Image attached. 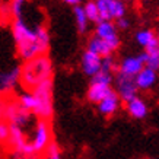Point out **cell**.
I'll list each match as a JSON object with an SVG mask.
<instances>
[{
	"instance_id": "cell-1",
	"label": "cell",
	"mask_w": 159,
	"mask_h": 159,
	"mask_svg": "<svg viewBox=\"0 0 159 159\" xmlns=\"http://www.w3.org/2000/svg\"><path fill=\"white\" fill-rule=\"evenodd\" d=\"M12 37L16 53L24 61L47 54L50 48L48 29L44 25L32 28L28 22H25L24 18H16L12 20Z\"/></svg>"
},
{
	"instance_id": "cell-2",
	"label": "cell",
	"mask_w": 159,
	"mask_h": 159,
	"mask_svg": "<svg viewBox=\"0 0 159 159\" xmlns=\"http://www.w3.org/2000/svg\"><path fill=\"white\" fill-rule=\"evenodd\" d=\"M20 67H22V73H20V88L22 89L34 91L38 85L53 79V61L47 54L26 60Z\"/></svg>"
},
{
	"instance_id": "cell-3",
	"label": "cell",
	"mask_w": 159,
	"mask_h": 159,
	"mask_svg": "<svg viewBox=\"0 0 159 159\" xmlns=\"http://www.w3.org/2000/svg\"><path fill=\"white\" fill-rule=\"evenodd\" d=\"M35 108L34 116L37 120H48L51 121L54 116V99H53V79L41 83L35 88Z\"/></svg>"
},
{
	"instance_id": "cell-4",
	"label": "cell",
	"mask_w": 159,
	"mask_h": 159,
	"mask_svg": "<svg viewBox=\"0 0 159 159\" xmlns=\"http://www.w3.org/2000/svg\"><path fill=\"white\" fill-rule=\"evenodd\" d=\"M34 118V112L20 107L15 95H6L5 97V101L2 105V120H6L10 124H16L25 129L32 123Z\"/></svg>"
},
{
	"instance_id": "cell-5",
	"label": "cell",
	"mask_w": 159,
	"mask_h": 159,
	"mask_svg": "<svg viewBox=\"0 0 159 159\" xmlns=\"http://www.w3.org/2000/svg\"><path fill=\"white\" fill-rule=\"evenodd\" d=\"M114 76H116L114 73L101 70L98 75L91 77V82H89V86H88L86 91V101L89 104L98 105L104 98L108 97L111 92L114 91V88H112Z\"/></svg>"
},
{
	"instance_id": "cell-6",
	"label": "cell",
	"mask_w": 159,
	"mask_h": 159,
	"mask_svg": "<svg viewBox=\"0 0 159 159\" xmlns=\"http://www.w3.org/2000/svg\"><path fill=\"white\" fill-rule=\"evenodd\" d=\"M31 145L34 148V153L37 158H43L45 150L54 142L53 139V127L48 120H37L34 125V131L31 136Z\"/></svg>"
},
{
	"instance_id": "cell-7",
	"label": "cell",
	"mask_w": 159,
	"mask_h": 159,
	"mask_svg": "<svg viewBox=\"0 0 159 159\" xmlns=\"http://www.w3.org/2000/svg\"><path fill=\"white\" fill-rule=\"evenodd\" d=\"M114 89L120 95L123 102L133 99L134 97H137V92H139L134 76H129V75H124L120 72H117L114 76Z\"/></svg>"
},
{
	"instance_id": "cell-8",
	"label": "cell",
	"mask_w": 159,
	"mask_h": 159,
	"mask_svg": "<svg viewBox=\"0 0 159 159\" xmlns=\"http://www.w3.org/2000/svg\"><path fill=\"white\" fill-rule=\"evenodd\" d=\"M102 20H116L127 13L124 0H97Z\"/></svg>"
},
{
	"instance_id": "cell-9",
	"label": "cell",
	"mask_w": 159,
	"mask_h": 159,
	"mask_svg": "<svg viewBox=\"0 0 159 159\" xmlns=\"http://www.w3.org/2000/svg\"><path fill=\"white\" fill-rule=\"evenodd\" d=\"M95 35L105 39L107 43L114 48V51L120 48L121 39L120 35H118V28H117L114 20H101V22L95 24Z\"/></svg>"
},
{
	"instance_id": "cell-10",
	"label": "cell",
	"mask_w": 159,
	"mask_h": 159,
	"mask_svg": "<svg viewBox=\"0 0 159 159\" xmlns=\"http://www.w3.org/2000/svg\"><path fill=\"white\" fill-rule=\"evenodd\" d=\"M20 66H13L7 70L0 72V91L5 95H12L15 89L20 85Z\"/></svg>"
},
{
	"instance_id": "cell-11",
	"label": "cell",
	"mask_w": 159,
	"mask_h": 159,
	"mask_svg": "<svg viewBox=\"0 0 159 159\" xmlns=\"http://www.w3.org/2000/svg\"><path fill=\"white\" fill-rule=\"evenodd\" d=\"M80 69L88 77H93L101 72L102 57L89 51V50H85L82 53V57H80Z\"/></svg>"
},
{
	"instance_id": "cell-12",
	"label": "cell",
	"mask_w": 159,
	"mask_h": 159,
	"mask_svg": "<svg viewBox=\"0 0 159 159\" xmlns=\"http://www.w3.org/2000/svg\"><path fill=\"white\" fill-rule=\"evenodd\" d=\"M121 104H123V101H121L120 95H118V93L116 92V89H114L108 97H105L99 104H98L97 110L102 117L110 118V117H114L117 112L120 111Z\"/></svg>"
},
{
	"instance_id": "cell-13",
	"label": "cell",
	"mask_w": 159,
	"mask_h": 159,
	"mask_svg": "<svg viewBox=\"0 0 159 159\" xmlns=\"http://www.w3.org/2000/svg\"><path fill=\"white\" fill-rule=\"evenodd\" d=\"M136 43L145 48L146 53H159V39L152 29H140L134 35Z\"/></svg>"
},
{
	"instance_id": "cell-14",
	"label": "cell",
	"mask_w": 159,
	"mask_h": 159,
	"mask_svg": "<svg viewBox=\"0 0 159 159\" xmlns=\"http://www.w3.org/2000/svg\"><path fill=\"white\" fill-rule=\"evenodd\" d=\"M124 108H125V112L127 116L131 117L133 120H143L148 117L149 114V107H148V102L140 98L139 95L134 97L133 99L130 101L124 102Z\"/></svg>"
},
{
	"instance_id": "cell-15",
	"label": "cell",
	"mask_w": 159,
	"mask_h": 159,
	"mask_svg": "<svg viewBox=\"0 0 159 159\" xmlns=\"http://www.w3.org/2000/svg\"><path fill=\"white\" fill-rule=\"evenodd\" d=\"M143 67H145V61L140 57V54H137V56H129V57L123 58L118 63V70L117 72L129 75V76H136Z\"/></svg>"
},
{
	"instance_id": "cell-16",
	"label": "cell",
	"mask_w": 159,
	"mask_h": 159,
	"mask_svg": "<svg viewBox=\"0 0 159 159\" xmlns=\"http://www.w3.org/2000/svg\"><path fill=\"white\" fill-rule=\"evenodd\" d=\"M134 79H136V85L139 88V91H150L158 83V72L145 66L134 76Z\"/></svg>"
},
{
	"instance_id": "cell-17",
	"label": "cell",
	"mask_w": 159,
	"mask_h": 159,
	"mask_svg": "<svg viewBox=\"0 0 159 159\" xmlns=\"http://www.w3.org/2000/svg\"><path fill=\"white\" fill-rule=\"evenodd\" d=\"M86 50L92 51V53L98 54V56H101V57H107V56H112V54L116 53L114 48L111 47L110 44L107 43L105 39L99 38L98 35H92L91 38L88 39L86 43Z\"/></svg>"
},
{
	"instance_id": "cell-18",
	"label": "cell",
	"mask_w": 159,
	"mask_h": 159,
	"mask_svg": "<svg viewBox=\"0 0 159 159\" xmlns=\"http://www.w3.org/2000/svg\"><path fill=\"white\" fill-rule=\"evenodd\" d=\"M73 15H75V22H76V28L79 31V34H86L91 20L85 12V7L82 5L73 6Z\"/></svg>"
},
{
	"instance_id": "cell-19",
	"label": "cell",
	"mask_w": 159,
	"mask_h": 159,
	"mask_svg": "<svg viewBox=\"0 0 159 159\" xmlns=\"http://www.w3.org/2000/svg\"><path fill=\"white\" fill-rule=\"evenodd\" d=\"M18 102L20 104V107H24L25 110L34 111L35 108V95L32 91H28V89H22V92L16 93L15 95Z\"/></svg>"
},
{
	"instance_id": "cell-20",
	"label": "cell",
	"mask_w": 159,
	"mask_h": 159,
	"mask_svg": "<svg viewBox=\"0 0 159 159\" xmlns=\"http://www.w3.org/2000/svg\"><path fill=\"white\" fill-rule=\"evenodd\" d=\"M85 7V12H86L88 18L91 20L92 24H98L101 22V13H99V9H98V5H97V0H88L86 3L83 5Z\"/></svg>"
},
{
	"instance_id": "cell-21",
	"label": "cell",
	"mask_w": 159,
	"mask_h": 159,
	"mask_svg": "<svg viewBox=\"0 0 159 159\" xmlns=\"http://www.w3.org/2000/svg\"><path fill=\"white\" fill-rule=\"evenodd\" d=\"M140 57L143 58V61H145V66L146 67H150L156 70H159V53H140Z\"/></svg>"
},
{
	"instance_id": "cell-22",
	"label": "cell",
	"mask_w": 159,
	"mask_h": 159,
	"mask_svg": "<svg viewBox=\"0 0 159 159\" xmlns=\"http://www.w3.org/2000/svg\"><path fill=\"white\" fill-rule=\"evenodd\" d=\"M28 2L29 0H10L9 6H10V13H12V18H13V19L22 18V15H24V7Z\"/></svg>"
},
{
	"instance_id": "cell-23",
	"label": "cell",
	"mask_w": 159,
	"mask_h": 159,
	"mask_svg": "<svg viewBox=\"0 0 159 159\" xmlns=\"http://www.w3.org/2000/svg\"><path fill=\"white\" fill-rule=\"evenodd\" d=\"M41 159H61V150H60V148H58L56 142H53L48 146V149L45 150V153Z\"/></svg>"
},
{
	"instance_id": "cell-24",
	"label": "cell",
	"mask_w": 159,
	"mask_h": 159,
	"mask_svg": "<svg viewBox=\"0 0 159 159\" xmlns=\"http://www.w3.org/2000/svg\"><path fill=\"white\" fill-rule=\"evenodd\" d=\"M10 136V123L6 120H0V142L6 145Z\"/></svg>"
},
{
	"instance_id": "cell-25",
	"label": "cell",
	"mask_w": 159,
	"mask_h": 159,
	"mask_svg": "<svg viewBox=\"0 0 159 159\" xmlns=\"http://www.w3.org/2000/svg\"><path fill=\"white\" fill-rule=\"evenodd\" d=\"M117 25V28L121 29V31H125V29H129V26H130V20L127 19L125 16H123V18H118V19L114 20Z\"/></svg>"
},
{
	"instance_id": "cell-26",
	"label": "cell",
	"mask_w": 159,
	"mask_h": 159,
	"mask_svg": "<svg viewBox=\"0 0 159 159\" xmlns=\"http://www.w3.org/2000/svg\"><path fill=\"white\" fill-rule=\"evenodd\" d=\"M63 3L66 5H70V6H77L82 3V0H63Z\"/></svg>"
},
{
	"instance_id": "cell-27",
	"label": "cell",
	"mask_w": 159,
	"mask_h": 159,
	"mask_svg": "<svg viewBox=\"0 0 159 159\" xmlns=\"http://www.w3.org/2000/svg\"><path fill=\"white\" fill-rule=\"evenodd\" d=\"M5 93L0 91V120H2V105H3V101H5Z\"/></svg>"
},
{
	"instance_id": "cell-28",
	"label": "cell",
	"mask_w": 159,
	"mask_h": 159,
	"mask_svg": "<svg viewBox=\"0 0 159 159\" xmlns=\"http://www.w3.org/2000/svg\"><path fill=\"white\" fill-rule=\"evenodd\" d=\"M3 6H5V2H3V0H0V10H2V7H3Z\"/></svg>"
},
{
	"instance_id": "cell-29",
	"label": "cell",
	"mask_w": 159,
	"mask_h": 159,
	"mask_svg": "<svg viewBox=\"0 0 159 159\" xmlns=\"http://www.w3.org/2000/svg\"><path fill=\"white\" fill-rule=\"evenodd\" d=\"M156 35H158V39H159V31H158V32H156Z\"/></svg>"
},
{
	"instance_id": "cell-30",
	"label": "cell",
	"mask_w": 159,
	"mask_h": 159,
	"mask_svg": "<svg viewBox=\"0 0 159 159\" xmlns=\"http://www.w3.org/2000/svg\"><path fill=\"white\" fill-rule=\"evenodd\" d=\"M31 159H41V158H31Z\"/></svg>"
},
{
	"instance_id": "cell-31",
	"label": "cell",
	"mask_w": 159,
	"mask_h": 159,
	"mask_svg": "<svg viewBox=\"0 0 159 159\" xmlns=\"http://www.w3.org/2000/svg\"><path fill=\"white\" fill-rule=\"evenodd\" d=\"M124 2H131V0H124Z\"/></svg>"
},
{
	"instance_id": "cell-32",
	"label": "cell",
	"mask_w": 159,
	"mask_h": 159,
	"mask_svg": "<svg viewBox=\"0 0 159 159\" xmlns=\"http://www.w3.org/2000/svg\"><path fill=\"white\" fill-rule=\"evenodd\" d=\"M2 145H3V143H2V142H0V146H2Z\"/></svg>"
},
{
	"instance_id": "cell-33",
	"label": "cell",
	"mask_w": 159,
	"mask_h": 159,
	"mask_svg": "<svg viewBox=\"0 0 159 159\" xmlns=\"http://www.w3.org/2000/svg\"><path fill=\"white\" fill-rule=\"evenodd\" d=\"M148 159H153V158H148Z\"/></svg>"
}]
</instances>
